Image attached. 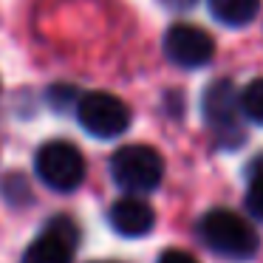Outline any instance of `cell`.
Masks as SVG:
<instances>
[{"label":"cell","mask_w":263,"mask_h":263,"mask_svg":"<svg viewBox=\"0 0 263 263\" xmlns=\"http://www.w3.org/2000/svg\"><path fill=\"white\" fill-rule=\"evenodd\" d=\"M195 232L204 240L206 249H212L221 257H229V260H249L257 255V246H260L255 227L243 215L223 210V206L204 212Z\"/></svg>","instance_id":"6da1fadb"},{"label":"cell","mask_w":263,"mask_h":263,"mask_svg":"<svg viewBox=\"0 0 263 263\" xmlns=\"http://www.w3.org/2000/svg\"><path fill=\"white\" fill-rule=\"evenodd\" d=\"M110 176L127 195H147L164 178V159L150 144H125L110 159Z\"/></svg>","instance_id":"7a4b0ae2"},{"label":"cell","mask_w":263,"mask_h":263,"mask_svg":"<svg viewBox=\"0 0 263 263\" xmlns=\"http://www.w3.org/2000/svg\"><path fill=\"white\" fill-rule=\"evenodd\" d=\"M204 122L215 133L221 147H235L243 142V110H240V93L229 80H218L204 91L201 99Z\"/></svg>","instance_id":"3957f363"},{"label":"cell","mask_w":263,"mask_h":263,"mask_svg":"<svg viewBox=\"0 0 263 263\" xmlns=\"http://www.w3.org/2000/svg\"><path fill=\"white\" fill-rule=\"evenodd\" d=\"M34 170L40 181L54 193H74L85 181V159L71 142H46L34 156Z\"/></svg>","instance_id":"277c9868"},{"label":"cell","mask_w":263,"mask_h":263,"mask_svg":"<svg viewBox=\"0 0 263 263\" xmlns=\"http://www.w3.org/2000/svg\"><path fill=\"white\" fill-rule=\"evenodd\" d=\"M77 119L91 136L116 139L130 127V108L108 91H91L77 99Z\"/></svg>","instance_id":"5b68a950"},{"label":"cell","mask_w":263,"mask_h":263,"mask_svg":"<svg viewBox=\"0 0 263 263\" xmlns=\"http://www.w3.org/2000/svg\"><path fill=\"white\" fill-rule=\"evenodd\" d=\"M80 240V229L71 218L57 215L23 252V263H71Z\"/></svg>","instance_id":"8992f818"},{"label":"cell","mask_w":263,"mask_h":263,"mask_svg":"<svg viewBox=\"0 0 263 263\" xmlns=\"http://www.w3.org/2000/svg\"><path fill=\"white\" fill-rule=\"evenodd\" d=\"M164 54L178 68H204L215 57V40L198 26L176 23L164 34Z\"/></svg>","instance_id":"52a82bcc"},{"label":"cell","mask_w":263,"mask_h":263,"mask_svg":"<svg viewBox=\"0 0 263 263\" xmlns=\"http://www.w3.org/2000/svg\"><path fill=\"white\" fill-rule=\"evenodd\" d=\"M108 221L114 232L122 238H142V235L153 232L156 212L142 195H122L108 210Z\"/></svg>","instance_id":"ba28073f"},{"label":"cell","mask_w":263,"mask_h":263,"mask_svg":"<svg viewBox=\"0 0 263 263\" xmlns=\"http://www.w3.org/2000/svg\"><path fill=\"white\" fill-rule=\"evenodd\" d=\"M210 12L223 26H249L260 12V0H210Z\"/></svg>","instance_id":"9c48e42d"},{"label":"cell","mask_w":263,"mask_h":263,"mask_svg":"<svg viewBox=\"0 0 263 263\" xmlns=\"http://www.w3.org/2000/svg\"><path fill=\"white\" fill-rule=\"evenodd\" d=\"M249 184H246V210L263 221V156H257L255 161L249 164Z\"/></svg>","instance_id":"30bf717a"},{"label":"cell","mask_w":263,"mask_h":263,"mask_svg":"<svg viewBox=\"0 0 263 263\" xmlns=\"http://www.w3.org/2000/svg\"><path fill=\"white\" fill-rule=\"evenodd\" d=\"M240 110L249 122L263 125V80H252L240 91Z\"/></svg>","instance_id":"8fae6325"},{"label":"cell","mask_w":263,"mask_h":263,"mask_svg":"<svg viewBox=\"0 0 263 263\" xmlns=\"http://www.w3.org/2000/svg\"><path fill=\"white\" fill-rule=\"evenodd\" d=\"M156 263H198V260L184 249H167V252H161V257Z\"/></svg>","instance_id":"7c38bea8"},{"label":"cell","mask_w":263,"mask_h":263,"mask_svg":"<svg viewBox=\"0 0 263 263\" xmlns=\"http://www.w3.org/2000/svg\"><path fill=\"white\" fill-rule=\"evenodd\" d=\"M102 263H108V260H102Z\"/></svg>","instance_id":"4fadbf2b"}]
</instances>
